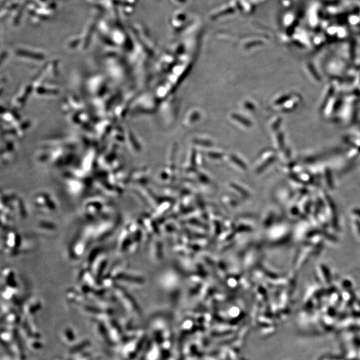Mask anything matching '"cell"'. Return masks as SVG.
<instances>
[{"label":"cell","instance_id":"277c9868","mask_svg":"<svg viewBox=\"0 0 360 360\" xmlns=\"http://www.w3.org/2000/svg\"><path fill=\"white\" fill-rule=\"evenodd\" d=\"M32 203L38 212L43 214H52L58 210V204L54 196L47 192L36 194Z\"/></svg>","mask_w":360,"mask_h":360},{"label":"cell","instance_id":"3957f363","mask_svg":"<svg viewBox=\"0 0 360 360\" xmlns=\"http://www.w3.org/2000/svg\"><path fill=\"white\" fill-rule=\"evenodd\" d=\"M5 231L2 250L10 256L22 254V248L25 239H24L18 232L13 230H6Z\"/></svg>","mask_w":360,"mask_h":360},{"label":"cell","instance_id":"5b68a950","mask_svg":"<svg viewBox=\"0 0 360 360\" xmlns=\"http://www.w3.org/2000/svg\"><path fill=\"white\" fill-rule=\"evenodd\" d=\"M90 241L85 236L80 233L77 237L74 238L71 245L68 248V255L72 260H79L80 258L83 257L89 248Z\"/></svg>","mask_w":360,"mask_h":360},{"label":"cell","instance_id":"8992f818","mask_svg":"<svg viewBox=\"0 0 360 360\" xmlns=\"http://www.w3.org/2000/svg\"><path fill=\"white\" fill-rule=\"evenodd\" d=\"M39 228L46 232H53L57 229V226L51 222L42 221L40 222Z\"/></svg>","mask_w":360,"mask_h":360},{"label":"cell","instance_id":"7a4b0ae2","mask_svg":"<svg viewBox=\"0 0 360 360\" xmlns=\"http://www.w3.org/2000/svg\"><path fill=\"white\" fill-rule=\"evenodd\" d=\"M1 208L11 212L14 217L25 219L28 217V210L21 198L12 192L2 194Z\"/></svg>","mask_w":360,"mask_h":360},{"label":"cell","instance_id":"6da1fadb","mask_svg":"<svg viewBox=\"0 0 360 360\" xmlns=\"http://www.w3.org/2000/svg\"><path fill=\"white\" fill-rule=\"evenodd\" d=\"M113 211V206L100 198L88 200L83 206L84 217L92 220L107 219L112 217Z\"/></svg>","mask_w":360,"mask_h":360}]
</instances>
